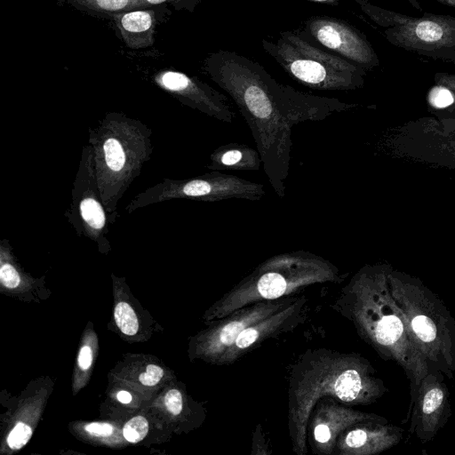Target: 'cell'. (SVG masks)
I'll list each match as a JSON object with an SVG mask.
<instances>
[{"mask_svg": "<svg viewBox=\"0 0 455 455\" xmlns=\"http://www.w3.org/2000/svg\"><path fill=\"white\" fill-rule=\"evenodd\" d=\"M411 411L409 432L423 443L431 441L451 415L450 393L442 372L428 371L418 387Z\"/></svg>", "mask_w": 455, "mask_h": 455, "instance_id": "9c48e42d", "label": "cell"}, {"mask_svg": "<svg viewBox=\"0 0 455 455\" xmlns=\"http://www.w3.org/2000/svg\"><path fill=\"white\" fill-rule=\"evenodd\" d=\"M113 19L124 44L130 49H143L154 44L156 26L154 11L136 9L116 14Z\"/></svg>", "mask_w": 455, "mask_h": 455, "instance_id": "2e32d148", "label": "cell"}, {"mask_svg": "<svg viewBox=\"0 0 455 455\" xmlns=\"http://www.w3.org/2000/svg\"><path fill=\"white\" fill-rule=\"evenodd\" d=\"M164 376V370L156 365L148 364L146 371L141 373L139 377L140 383L144 386H155L157 384Z\"/></svg>", "mask_w": 455, "mask_h": 455, "instance_id": "4316f807", "label": "cell"}, {"mask_svg": "<svg viewBox=\"0 0 455 455\" xmlns=\"http://www.w3.org/2000/svg\"><path fill=\"white\" fill-rule=\"evenodd\" d=\"M369 420L388 422L378 414L354 410L332 396H323L311 411L307 442L315 453L332 455L340 434L357 423Z\"/></svg>", "mask_w": 455, "mask_h": 455, "instance_id": "ba28073f", "label": "cell"}, {"mask_svg": "<svg viewBox=\"0 0 455 455\" xmlns=\"http://www.w3.org/2000/svg\"><path fill=\"white\" fill-rule=\"evenodd\" d=\"M31 435V427L28 425L20 421L10 432L7 437V443L11 449L19 450L28 442Z\"/></svg>", "mask_w": 455, "mask_h": 455, "instance_id": "603a6c76", "label": "cell"}, {"mask_svg": "<svg viewBox=\"0 0 455 455\" xmlns=\"http://www.w3.org/2000/svg\"><path fill=\"white\" fill-rule=\"evenodd\" d=\"M429 101L436 108H445L453 102V96L448 89L437 86L431 90Z\"/></svg>", "mask_w": 455, "mask_h": 455, "instance_id": "d4e9b609", "label": "cell"}, {"mask_svg": "<svg viewBox=\"0 0 455 455\" xmlns=\"http://www.w3.org/2000/svg\"><path fill=\"white\" fill-rule=\"evenodd\" d=\"M262 45L293 80L307 87L346 91L363 82L362 67L315 47L294 33L282 32L275 42L263 40Z\"/></svg>", "mask_w": 455, "mask_h": 455, "instance_id": "8992f818", "label": "cell"}, {"mask_svg": "<svg viewBox=\"0 0 455 455\" xmlns=\"http://www.w3.org/2000/svg\"><path fill=\"white\" fill-rule=\"evenodd\" d=\"M403 429L388 422L369 420L357 423L338 437L334 454L374 455L397 445Z\"/></svg>", "mask_w": 455, "mask_h": 455, "instance_id": "9a60e30c", "label": "cell"}, {"mask_svg": "<svg viewBox=\"0 0 455 455\" xmlns=\"http://www.w3.org/2000/svg\"><path fill=\"white\" fill-rule=\"evenodd\" d=\"M345 276L332 262L311 251L279 253L259 264L226 292L210 308L208 319L217 321L259 301L297 295L312 285L340 283Z\"/></svg>", "mask_w": 455, "mask_h": 455, "instance_id": "277c9868", "label": "cell"}, {"mask_svg": "<svg viewBox=\"0 0 455 455\" xmlns=\"http://www.w3.org/2000/svg\"><path fill=\"white\" fill-rule=\"evenodd\" d=\"M167 197L187 198L204 202L226 199L258 201L266 196L264 186L240 177L213 171L204 175L173 181Z\"/></svg>", "mask_w": 455, "mask_h": 455, "instance_id": "30bf717a", "label": "cell"}, {"mask_svg": "<svg viewBox=\"0 0 455 455\" xmlns=\"http://www.w3.org/2000/svg\"><path fill=\"white\" fill-rule=\"evenodd\" d=\"M315 3L327 4H337L339 0H307Z\"/></svg>", "mask_w": 455, "mask_h": 455, "instance_id": "836d02e7", "label": "cell"}, {"mask_svg": "<svg viewBox=\"0 0 455 455\" xmlns=\"http://www.w3.org/2000/svg\"><path fill=\"white\" fill-rule=\"evenodd\" d=\"M68 4L81 11L112 16L144 8L140 0H71Z\"/></svg>", "mask_w": 455, "mask_h": 455, "instance_id": "d6986e66", "label": "cell"}, {"mask_svg": "<svg viewBox=\"0 0 455 455\" xmlns=\"http://www.w3.org/2000/svg\"><path fill=\"white\" fill-rule=\"evenodd\" d=\"M155 81L186 105L212 117L228 124L235 118V114L227 97L196 77L179 71L163 70L155 76Z\"/></svg>", "mask_w": 455, "mask_h": 455, "instance_id": "5bb4252c", "label": "cell"}, {"mask_svg": "<svg viewBox=\"0 0 455 455\" xmlns=\"http://www.w3.org/2000/svg\"><path fill=\"white\" fill-rule=\"evenodd\" d=\"M115 320L117 327L124 334L134 335L139 329L137 315L132 307L126 302H119L115 309Z\"/></svg>", "mask_w": 455, "mask_h": 455, "instance_id": "44dd1931", "label": "cell"}, {"mask_svg": "<svg viewBox=\"0 0 455 455\" xmlns=\"http://www.w3.org/2000/svg\"><path fill=\"white\" fill-rule=\"evenodd\" d=\"M116 398L122 403H129L132 401V395L129 392L122 390L116 395Z\"/></svg>", "mask_w": 455, "mask_h": 455, "instance_id": "4dcf8cb0", "label": "cell"}, {"mask_svg": "<svg viewBox=\"0 0 455 455\" xmlns=\"http://www.w3.org/2000/svg\"><path fill=\"white\" fill-rule=\"evenodd\" d=\"M148 432V420L142 416H136L127 421L124 427L123 434L130 443H139Z\"/></svg>", "mask_w": 455, "mask_h": 455, "instance_id": "7402d4cb", "label": "cell"}, {"mask_svg": "<svg viewBox=\"0 0 455 455\" xmlns=\"http://www.w3.org/2000/svg\"><path fill=\"white\" fill-rule=\"evenodd\" d=\"M84 429L94 435L108 436L112 434L113 427L108 423L92 422L87 424Z\"/></svg>", "mask_w": 455, "mask_h": 455, "instance_id": "f1b7e54d", "label": "cell"}, {"mask_svg": "<svg viewBox=\"0 0 455 455\" xmlns=\"http://www.w3.org/2000/svg\"><path fill=\"white\" fill-rule=\"evenodd\" d=\"M78 365L82 370H87L92 365V349L88 346H84L81 348L78 355Z\"/></svg>", "mask_w": 455, "mask_h": 455, "instance_id": "f546056e", "label": "cell"}, {"mask_svg": "<svg viewBox=\"0 0 455 455\" xmlns=\"http://www.w3.org/2000/svg\"><path fill=\"white\" fill-rule=\"evenodd\" d=\"M130 149L126 142L116 135H108L101 143L100 150V161L107 170V174L121 177L128 172L130 160Z\"/></svg>", "mask_w": 455, "mask_h": 455, "instance_id": "ac0fdd59", "label": "cell"}, {"mask_svg": "<svg viewBox=\"0 0 455 455\" xmlns=\"http://www.w3.org/2000/svg\"><path fill=\"white\" fill-rule=\"evenodd\" d=\"M444 5L451 6L455 8V0H433Z\"/></svg>", "mask_w": 455, "mask_h": 455, "instance_id": "d6a6232c", "label": "cell"}, {"mask_svg": "<svg viewBox=\"0 0 455 455\" xmlns=\"http://www.w3.org/2000/svg\"><path fill=\"white\" fill-rule=\"evenodd\" d=\"M388 273L384 268L363 267L339 290L330 307L350 322L383 360L402 367L410 380L411 405L429 367L390 292Z\"/></svg>", "mask_w": 455, "mask_h": 455, "instance_id": "3957f363", "label": "cell"}, {"mask_svg": "<svg viewBox=\"0 0 455 455\" xmlns=\"http://www.w3.org/2000/svg\"><path fill=\"white\" fill-rule=\"evenodd\" d=\"M79 213L88 228L96 234L103 231L106 216L100 202L92 196H84L79 203Z\"/></svg>", "mask_w": 455, "mask_h": 455, "instance_id": "ffe728a7", "label": "cell"}, {"mask_svg": "<svg viewBox=\"0 0 455 455\" xmlns=\"http://www.w3.org/2000/svg\"><path fill=\"white\" fill-rule=\"evenodd\" d=\"M360 3L362 9L385 28V37L393 45L434 59L455 51V17L433 13L411 17Z\"/></svg>", "mask_w": 455, "mask_h": 455, "instance_id": "52a82bcc", "label": "cell"}, {"mask_svg": "<svg viewBox=\"0 0 455 455\" xmlns=\"http://www.w3.org/2000/svg\"><path fill=\"white\" fill-rule=\"evenodd\" d=\"M0 280L4 286L13 289L20 283V277L16 268L10 263H4L0 267Z\"/></svg>", "mask_w": 455, "mask_h": 455, "instance_id": "cb8c5ba5", "label": "cell"}, {"mask_svg": "<svg viewBox=\"0 0 455 455\" xmlns=\"http://www.w3.org/2000/svg\"><path fill=\"white\" fill-rule=\"evenodd\" d=\"M61 1L66 2V3H68V2H70L71 0H61Z\"/></svg>", "mask_w": 455, "mask_h": 455, "instance_id": "e575fe53", "label": "cell"}, {"mask_svg": "<svg viewBox=\"0 0 455 455\" xmlns=\"http://www.w3.org/2000/svg\"><path fill=\"white\" fill-rule=\"evenodd\" d=\"M197 0H140L144 8L157 5L161 4H170L176 9L189 8L193 9Z\"/></svg>", "mask_w": 455, "mask_h": 455, "instance_id": "83f0119b", "label": "cell"}, {"mask_svg": "<svg viewBox=\"0 0 455 455\" xmlns=\"http://www.w3.org/2000/svg\"><path fill=\"white\" fill-rule=\"evenodd\" d=\"M439 59L450 60L455 63V51L449 52L440 56Z\"/></svg>", "mask_w": 455, "mask_h": 455, "instance_id": "1f68e13d", "label": "cell"}, {"mask_svg": "<svg viewBox=\"0 0 455 455\" xmlns=\"http://www.w3.org/2000/svg\"><path fill=\"white\" fill-rule=\"evenodd\" d=\"M307 297L299 295L291 304L246 328L218 360L217 364H232L267 339L295 330L307 318Z\"/></svg>", "mask_w": 455, "mask_h": 455, "instance_id": "7c38bea8", "label": "cell"}, {"mask_svg": "<svg viewBox=\"0 0 455 455\" xmlns=\"http://www.w3.org/2000/svg\"><path fill=\"white\" fill-rule=\"evenodd\" d=\"M390 292L407 320L429 370L452 379L455 372V319L443 299L419 279L389 272Z\"/></svg>", "mask_w": 455, "mask_h": 455, "instance_id": "5b68a950", "label": "cell"}, {"mask_svg": "<svg viewBox=\"0 0 455 455\" xmlns=\"http://www.w3.org/2000/svg\"><path fill=\"white\" fill-rule=\"evenodd\" d=\"M207 167L212 171H258L262 160L258 149L242 143H228L210 156Z\"/></svg>", "mask_w": 455, "mask_h": 455, "instance_id": "e0dca14e", "label": "cell"}, {"mask_svg": "<svg viewBox=\"0 0 455 455\" xmlns=\"http://www.w3.org/2000/svg\"><path fill=\"white\" fill-rule=\"evenodd\" d=\"M164 403L169 412L179 415L183 408V398L178 389L169 390L164 396Z\"/></svg>", "mask_w": 455, "mask_h": 455, "instance_id": "484cf974", "label": "cell"}, {"mask_svg": "<svg viewBox=\"0 0 455 455\" xmlns=\"http://www.w3.org/2000/svg\"><path fill=\"white\" fill-rule=\"evenodd\" d=\"M204 70L238 108L256 143L266 177L280 198L285 196L289 176L292 127L323 120L354 106L280 84L259 64L232 52L211 54Z\"/></svg>", "mask_w": 455, "mask_h": 455, "instance_id": "6da1fadb", "label": "cell"}, {"mask_svg": "<svg viewBox=\"0 0 455 455\" xmlns=\"http://www.w3.org/2000/svg\"><path fill=\"white\" fill-rule=\"evenodd\" d=\"M306 28L323 46L362 68L379 63L378 56L365 36L342 20L312 17L306 22Z\"/></svg>", "mask_w": 455, "mask_h": 455, "instance_id": "4fadbf2b", "label": "cell"}, {"mask_svg": "<svg viewBox=\"0 0 455 455\" xmlns=\"http://www.w3.org/2000/svg\"><path fill=\"white\" fill-rule=\"evenodd\" d=\"M299 296L291 295L277 299L259 301L217 320L204 335L202 355L217 363L246 328L291 304Z\"/></svg>", "mask_w": 455, "mask_h": 455, "instance_id": "8fae6325", "label": "cell"}, {"mask_svg": "<svg viewBox=\"0 0 455 455\" xmlns=\"http://www.w3.org/2000/svg\"><path fill=\"white\" fill-rule=\"evenodd\" d=\"M371 363L356 353L331 348L307 350L291 369L288 384V432L297 455L307 453V424L315 403L332 396L347 405H369L386 392Z\"/></svg>", "mask_w": 455, "mask_h": 455, "instance_id": "7a4b0ae2", "label": "cell"}]
</instances>
